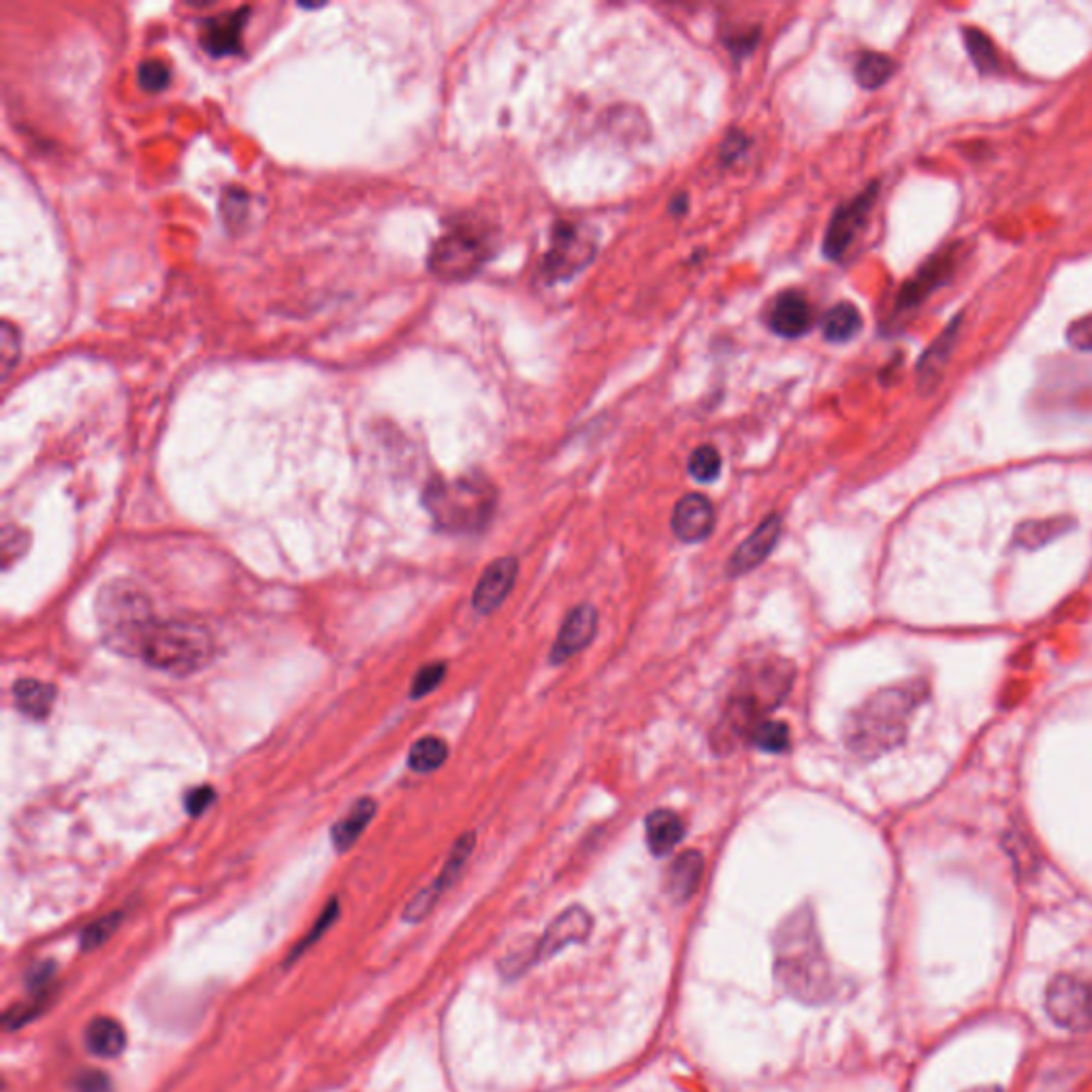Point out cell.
<instances>
[{"instance_id":"obj_27","label":"cell","mask_w":1092,"mask_h":1092,"mask_svg":"<svg viewBox=\"0 0 1092 1092\" xmlns=\"http://www.w3.org/2000/svg\"><path fill=\"white\" fill-rule=\"evenodd\" d=\"M448 758V745L437 736H425L414 743L408 754V766L419 774L436 772Z\"/></svg>"},{"instance_id":"obj_25","label":"cell","mask_w":1092,"mask_h":1092,"mask_svg":"<svg viewBox=\"0 0 1092 1092\" xmlns=\"http://www.w3.org/2000/svg\"><path fill=\"white\" fill-rule=\"evenodd\" d=\"M863 328V317L852 303H836L821 321V333L832 344L854 339Z\"/></svg>"},{"instance_id":"obj_8","label":"cell","mask_w":1092,"mask_h":1092,"mask_svg":"<svg viewBox=\"0 0 1092 1092\" xmlns=\"http://www.w3.org/2000/svg\"><path fill=\"white\" fill-rule=\"evenodd\" d=\"M598 241L590 226L559 222L553 228L550 248L543 261V275L548 282H563L583 272L596 257Z\"/></svg>"},{"instance_id":"obj_5","label":"cell","mask_w":1092,"mask_h":1092,"mask_svg":"<svg viewBox=\"0 0 1092 1092\" xmlns=\"http://www.w3.org/2000/svg\"><path fill=\"white\" fill-rule=\"evenodd\" d=\"M214 656L216 645L208 628L190 621L157 619L137 657L164 674L190 677L210 666Z\"/></svg>"},{"instance_id":"obj_40","label":"cell","mask_w":1092,"mask_h":1092,"mask_svg":"<svg viewBox=\"0 0 1092 1092\" xmlns=\"http://www.w3.org/2000/svg\"><path fill=\"white\" fill-rule=\"evenodd\" d=\"M75 1091L77 1092H113L108 1074L103 1071H86L75 1080Z\"/></svg>"},{"instance_id":"obj_34","label":"cell","mask_w":1092,"mask_h":1092,"mask_svg":"<svg viewBox=\"0 0 1092 1092\" xmlns=\"http://www.w3.org/2000/svg\"><path fill=\"white\" fill-rule=\"evenodd\" d=\"M446 677V663L442 661H436V663H427L419 670V674L414 677V683H412V692L410 696L417 700V698H423L427 694H432L436 690L437 685L444 681Z\"/></svg>"},{"instance_id":"obj_17","label":"cell","mask_w":1092,"mask_h":1092,"mask_svg":"<svg viewBox=\"0 0 1092 1092\" xmlns=\"http://www.w3.org/2000/svg\"><path fill=\"white\" fill-rule=\"evenodd\" d=\"M517 572H519L517 557H499V559L492 561L485 568V572L474 590L472 606L483 615L493 612L501 601L508 598L510 590L514 587Z\"/></svg>"},{"instance_id":"obj_37","label":"cell","mask_w":1092,"mask_h":1092,"mask_svg":"<svg viewBox=\"0 0 1092 1092\" xmlns=\"http://www.w3.org/2000/svg\"><path fill=\"white\" fill-rule=\"evenodd\" d=\"M214 801H216V792H214V787H210V785L195 787V790H190V792L186 794V801H184V805H186V814H188V816H201V814H206V811L212 807V803H214Z\"/></svg>"},{"instance_id":"obj_1","label":"cell","mask_w":1092,"mask_h":1092,"mask_svg":"<svg viewBox=\"0 0 1092 1092\" xmlns=\"http://www.w3.org/2000/svg\"><path fill=\"white\" fill-rule=\"evenodd\" d=\"M774 980L794 998L819 1005L832 996V973L814 914L803 907L774 934Z\"/></svg>"},{"instance_id":"obj_7","label":"cell","mask_w":1092,"mask_h":1092,"mask_svg":"<svg viewBox=\"0 0 1092 1092\" xmlns=\"http://www.w3.org/2000/svg\"><path fill=\"white\" fill-rule=\"evenodd\" d=\"M489 257V235L476 224L457 222L432 246L430 270L439 280L459 282L481 272Z\"/></svg>"},{"instance_id":"obj_2","label":"cell","mask_w":1092,"mask_h":1092,"mask_svg":"<svg viewBox=\"0 0 1092 1092\" xmlns=\"http://www.w3.org/2000/svg\"><path fill=\"white\" fill-rule=\"evenodd\" d=\"M927 694L929 692L922 681L892 685L873 694L863 707L852 712L845 725L847 747L856 756L873 760L903 745L909 721L925 703Z\"/></svg>"},{"instance_id":"obj_9","label":"cell","mask_w":1092,"mask_h":1092,"mask_svg":"<svg viewBox=\"0 0 1092 1092\" xmlns=\"http://www.w3.org/2000/svg\"><path fill=\"white\" fill-rule=\"evenodd\" d=\"M1045 1012L1060 1029H1092V980H1082L1071 973L1052 978L1045 988Z\"/></svg>"},{"instance_id":"obj_26","label":"cell","mask_w":1092,"mask_h":1092,"mask_svg":"<svg viewBox=\"0 0 1092 1092\" xmlns=\"http://www.w3.org/2000/svg\"><path fill=\"white\" fill-rule=\"evenodd\" d=\"M958 328H960V319L952 321L950 327L941 333V337L934 339V344L930 346L927 355L920 361V383L930 384V386L936 384V379L943 372V368L947 363V357H950V352L954 348Z\"/></svg>"},{"instance_id":"obj_44","label":"cell","mask_w":1092,"mask_h":1092,"mask_svg":"<svg viewBox=\"0 0 1092 1092\" xmlns=\"http://www.w3.org/2000/svg\"><path fill=\"white\" fill-rule=\"evenodd\" d=\"M967 1092H1001V1089H994V1087H992V1089H990V1087H982V1089H973V1091Z\"/></svg>"},{"instance_id":"obj_30","label":"cell","mask_w":1092,"mask_h":1092,"mask_svg":"<svg viewBox=\"0 0 1092 1092\" xmlns=\"http://www.w3.org/2000/svg\"><path fill=\"white\" fill-rule=\"evenodd\" d=\"M965 44L973 64L980 73H994L998 69V54L992 41L978 28H965Z\"/></svg>"},{"instance_id":"obj_38","label":"cell","mask_w":1092,"mask_h":1092,"mask_svg":"<svg viewBox=\"0 0 1092 1092\" xmlns=\"http://www.w3.org/2000/svg\"><path fill=\"white\" fill-rule=\"evenodd\" d=\"M1067 339L1074 348L1092 352V314L1071 323V327L1067 328Z\"/></svg>"},{"instance_id":"obj_39","label":"cell","mask_w":1092,"mask_h":1092,"mask_svg":"<svg viewBox=\"0 0 1092 1092\" xmlns=\"http://www.w3.org/2000/svg\"><path fill=\"white\" fill-rule=\"evenodd\" d=\"M337 911H339V909H337V903H335V901H331L327 905V909L323 911V916L317 920V925H314L312 932H310V934H308V936H306V939L297 945V950L293 952V958H297V956H299L306 947H310L314 941H319V936H321V934H323V932L331 927V922L337 918Z\"/></svg>"},{"instance_id":"obj_24","label":"cell","mask_w":1092,"mask_h":1092,"mask_svg":"<svg viewBox=\"0 0 1092 1092\" xmlns=\"http://www.w3.org/2000/svg\"><path fill=\"white\" fill-rule=\"evenodd\" d=\"M86 1045L101 1058H115L126 1047V1031L113 1018H95L86 1029Z\"/></svg>"},{"instance_id":"obj_20","label":"cell","mask_w":1092,"mask_h":1092,"mask_svg":"<svg viewBox=\"0 0 1092 1092\" xmlns=\"http://www.w3.org/2000/svg\"><path fill=\"white\" fill-rule=\"evenodd\" d=\"M647 845L654 856H668L685 836L683 819L672 809H656L647 816Z\"/></svg>"},{"instance_id":"obj_14","label":"cell","mask_w":1092,"mask_h":1092,"mask_svg":"<svg viewBox=\"0 0 1092 1092\" xmlns=\"http://www.w3.org/2000/svg\"><path fill=\"white\" fill-rule=\"evenodd\" d=\"M598 632V610L590 604L576 606L563 621L557 641L550 649V661L563 663L570 657L581 654L587 645H592Z\"/></svg>"},{"instance_id":"obj_19","label":"cell","mask_w":1092,"mask_h":1092,"mask_svg":"<svg viewBox=\"0 0 1092 1092\" xmlns=\"http://www.w3.org/2000/svg\"><path fill=\"white\" fill-rule=\"evenodd\" d=\"M703 874H705V856L698 849H685L674 858L666 874L668 894L677 903L690 901L696 894Z\"/></svg>"},{"instance_id":"obj_29","label":"cell","mask_w":1092,"mask_h":1092,"mask_svg":"<svg viewBox=\"0 0 1092 1092\" xmlns=\"http://www.w3.org/2000/svg\"><path fill=\"white\" fill-rule=\"evenodd\" d=\"M747 739L766 754H783L790 749V730L783 721L765 719L749 732Z\"/></svg>"},{"instance_id":"obj_3","label":"cell","mask_w":1092,"mask_h":1092,"mask_svg":"<svg viewBox=\"0 0 1092 1092\" xmlns=\"http://www.w3.org/2000/svg\"><path fill=\"white\" fill-rule=\"evenodd\" d=\"M427 512L437 530L446 534H479L495 512L497 493L481 474H463L452 481L437 479L423 493Z\"/></svg>"},{"instance_id":"obj_32","label":"cell","mask_w":1092,"mask_h":1092,"mask_svg":"<svg viewBox=\"0 0 1092 1092\" xmlns=\"http://www.w3.org/2000/svg\"><path fill=\"white\" fill-rule=\"evenodd\" d=\"M122 922V914L113 911L110 916L106 918H99L97 922H92L88 929L82 932V939H79V945L84 952H92L97 947H101L103 943H108L111 939V934L117 930Z\"/></svg>"},{"instance_id":"obj_16","label":"cell","mask_w":1092,"mask_h":1092,"mask_svg":"<svg viewBox=\"0 0 1092 1092\" xmlns=\"http://www.w3.org/2000/svg\"><path fill=\"white\" fill-rule=\"evenodd\" d=\"M715 528V510L709 497L700 493L683 495L672 512V532L683 543H703Z\"/></svg>"},{"instance_id":"obj_10","label":"cell","mask_w":1092,"mask_h":1092,"mask_svg":"<svg viewBox=\"0 0 1092 1092\" xmlns=\"http://www.w3.org/2000/svg\"><path fill=\"white\" fill-rule=\"evenodd\" d=\"M474 845H476V834L474 832H466L450 849L442 871L437 874L436 879L425 888L421 890L406 907L404 911V920L406 922H421L425 916L432 914V909L436 907L439 896L457 881V877L463 871L466 863L470 860L472 852H474Z\"/></svg>"},{"instance_id":"obj_13","label":"cell","mask_w":1092,"mask_h":1092,"mask_svg":"<svg viewBox=\"0 0 1092 1092\" xmlns=\"http://www.w3.org/2000/svg\"><path fill=\"white\" fill-rule=\"evenodd\" d=\"M250 17V9H233L210 17L201 30V46L212 58H228L241 54L244 30Z\"/></svg>"},{"instance_id":"obj_28","label":"cell","mask_w":1092,"mask_h":1092,"mask_svg":"<svg viewBox=\"0 0 1092 1092\" xmlns=\"http://www.w3.org/2000/svg\"><path fill=\"white\" fill-rule=\"evenodd\" d=\"M896 71V64L890 55L877 54V52H867V54L860 55V60L856 62V82L867 88V90H874L879 86H883Z\"/></svg>"},{"instance_id":"obj_43","label":"cell","mask_w":1092,"mask_h":1092,"mask_svg":"<svg viewBox=\"0 0 1092 1092\" xmlns=\"http://www.w3.org/2000/svg\"><path fill=\"white\" fill-rule=\"evenodd\" d=\"M743 135H730L725 141H723V148H721V157L725 161H732L734 157L743 154Z\"/></svg>"},{"instance_id":"obj_6","label":"cell","mask_w":1092,"mask_h":1092,"mask_svg":"<svg viewBox=\"0 0 1092 1092\" xmlns=\"http://www.w3.org/2000/svg\"><path fill=\"white\" fill-rule=\"evenodd\" d=\"M794 681V666L785 659H770L760 663L756 672L745 677L728 707V728L736 734L749 732L765 721L766 712L779 707L787 696Z\"/></svg>"},{"instance_id":"obj_22","label":"cell","mask_w":1092,"mask_h":1092,"mask_svg":"<svg viewBox=\"0 0 1092 1092\" xmlns=\"http://www.w3.org/2000/svg\"><path fill=\"white\" fill-rule=\"evenodd\" d=\"M376 816V803L372 798H361L352 805L346 818L339 819L331 828V841L337 852H348L357 839L363 834L368 823Z\"/></svg>"},{"instance_id":"obj_21","label":"cell","mask_w":1092,"mask_h":1092,"mask_svg":"<svg viewBox=\"0 0 1092 1092\" xmlns=\"http://www.w3.org/2000/svg\"><path fill=\"white\" fill-rule=\"evenodd\" d=\"M950 273H952V259L950 257L936 255L934 259H930L927 268L903 288L901 299H898V308L909 310V308L918 306L920 301H925L932 293V288L941 286Z\"/></svg>"},{"instance_id":"obj_18","label":"cell","mask_w":1092,"mask_h":1092,"mask_svg":"<svg viewBox=\"0 0 1092 1092\" xmlns=\"http://www.w3.org/2000/svg\"><path fill=\"white\" fill-rule=\"evenodd\" d=\"M768 325L777 335H781L785 339H796V337L805 335L811 328L809 301L796 290L779 295L772 310H770Z\"/></svg>"},{"instance_id":"obj_11","label":"cell","mask_w":1092,"mask_h":1092,"mask_svg":"<svg viewBox=\"0 0 1092 1092\" xmlns=\"http://www.w3.org/2000/svg\"><path fill=\"white\" fill-rule=\"evenodd\" d=\"M874 197H877V184L869 186L863 195H858L854 201L845 203L843 208H839L834 212V216L830 220V226L826 231V239H823L826 259L836 261L852 246V241L856 239V235L865 226V220L873 208Z\"/></svg>"},{"instance_id":"obj_12","label":"cell","mask_w":1092,"mask_h":1092,"mask_svg":"<svg viewBox=\"0 0 1092 1092\" xmlns=\"http://www.w3.org/2000/svg\"><path fill=\"white\" fill-rule=\"evenodd\" d=\"M592 929L594 920L585 907L574 905L561 911L536 943V963L559 954L572 943H583L592 934Z\"/></svg>"},{"instance_id":"obj_35","label":"cell","mask_w":1092,"mask_h":1092,"mask_svg":"<svg viewBox=\"0 0 1092 1092\" xmlns=\"http://www.w3.org/2000/svg\"><path fill=\"white\" fill-rule=\"evenodd\" d=\"M1067 528H1063V523L1058 521H1043V523H1029L1020 530L1018 534V541L1022 545L1038 546L1045 541H1052L1056 538L1058 534H1063Z\"/></svg>"},{"instance_id":"obj_23","label":"cell","mask_w":1092,"mask_h":1092,"mask_svg":"<svg viewBox=\"0 0 1092 1092\" xmlns=\"http://www.w3.org/2000/svg\"><path fill=\"white\" fill-rule=\"evenodd\" d=\"M13 698L17 709L24 715L33 719H46L54 705V685L35 679H22L13 685Z\"/></svg>"},{"instance_id":"obj_15","label":"cell","mask_w":1092,"mask_h":1092,"mask_svg":"<svg viewBox=\"0 0 1092 1092\" xmlns=\"http://www.w3.org/2000/svg\"><path fill=\"white\" fill-rule=\"evenodd\" d=\"M783 521L779 514H770L765 521L754 530V534L739 546L730 561H728V574L730 576H743L756 570L760 563H765L772 548L779 543Z\"/></svg>"},{"instance_id":"obj_4","label":"cell","mask_w":1092,"mask_h":1092,"mask_svg":"<svg viewBox=\"0 0 1092 1092\" xmlns=\"http://www.w3.org/2000/svg\"><path fill=\"white\" fill-rule=\"evenodd\" d=\"M157 619L150 596L126 579L106 583L97 596V621L103 643L120 656H139L141 643Z\"/></svg>"},{"instance_id":"obj_36","label":"cell","mask_w":1092,"mask_h":1092,"mask_svg":"<svg viewBox=\"0 0 1092 1092\" xmlns=\"http://www.w3.org/2000/svg\"><path fill=\"white\" fill-rule=\"evenodd\" d=\"M17 357H20L17 331L13 328L11 323H4L2 333H0V359H2V376L4 379L11 374V368L17 363Z\"/></svg>"},{"instance_id":"obj_41","label":"cell","mask_w":1092,"mask_h":1092,"mask_svg":"<svg viewBox=\"0 0 1092 1092\" xmlns=\"http://www.w3.org/2000/svg\"><path fill=\"white\" fill-rule=\"evenodd\" d=\"M248 210V199H246V193L244 190H231L224 195L222 199V212H224V219L231 216V212H235V219L233 222H239L244 219Z\"/></svg>"},{"instance_id":"obj_31","label":"cell","mask_w":1092,"mask_h":1092,"mask_svg":"<svg viewBox=\"0 0 1092 1092\" xmlns=\"http://www.w3.org/2000/svg\"><path fill=\"white\" fill-rule=\"evenodd\" d=\"M687 470L698 483H712L721 472V457H719L717 448L698 446L690 457Z\"/></svg>"},{"instance_id":"obj_33","label":"cell","mask_w":1092,"mask_h":1092,"mask_svg":"<svg viewBox=\"0 0 1092 1092\" xmlns=\"http://www.w3.org/2000/svg\"><path fill=\"white\" fill-rule=\"evenodd\" d=\"M171 82L169 66L161 60H146L139 64V84L148 92H163Z\"/></svg>"},{"instance_id":"obj_42","label":"cell","mask_w":1092,"mask_h":1092,"mask_svg":"<svg viewBox=\"0 0 1092 1092\" xmlns=\"http://www.w3.org/2000/svg\"><path fill=\"white\" fill-rule=\"evenodd\" d=\"M54 976V965L52 963H44V965H37L30 976H28V985L33 990H39L44 983L50 982Z\"/></svg>"}]
</instances>
